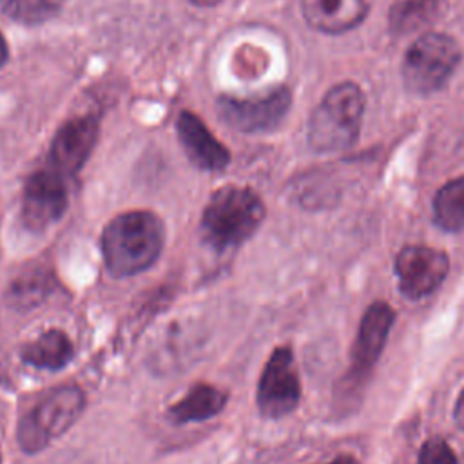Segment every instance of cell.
Returning a JSON list of instances; mask_svg holds the SVG:
<instances>
[{
	"label": "cell",
	"mask_w": 464,
	"mask_h": 464,
	"mask_svg": "<svg viewBox=\"0 0 464 464\" xmlns=\"http://www.w3.org/2000/svg\"><path fill=\"white\" fill-rule=\"evenodd\" d=\"M165 228L149 210H130L112 218L102 234V252L107 270L129 277L147 270L161 254Z\"/></svg>",
	"instance_id": "cell-1"
},
{
	"label": "cell",
	"mask_w": 464,
	"mask_h": 464,
	"mask_svg": "<svg viewBox=\"0 0 464 464\" xmlns=\"http://www.w3.org/2000/svg\"><path fill=\"white\" fill-rule=\"evenodd\" d=\"M265 205L261 198L237 185L218 188L201 216V232L216 250H228L245 243L263 223Z\"/></svg>",
	"instance_id": "cell-2"
},
{
	"label": "cell",
	"mask_w": 464,
	"mask_h": 464,
	"mask_svg": "<svg viewBox=\"0 0 464 464\" xmlns=\"http://www.w3.org/2000/svg\"><path fill=\"white\" fill-rule=\"evenodd\" d=\"M364 94L353 82L334 85L308 121V141L319 152H332L350 147L361 129Z\"/></svg>",
	"instance_id": "cell-3"
},
{
	"label": "cell",
	"mask_w": 464,
	"mask_h": 464,
	"mask_svg": "<svg viewBox=\"0 0 464 464\" xmlns=\"http://www.w3.org/2000/svg\"><path fill=\"white\" fill-rule=\"evenodd\" d=\"M85 395L82 388L58 386L40 397L18 424V444L27 453L42 451L54 439L63 435L82 415Z\"/></svg>",
	"instance_id": "cell-4"
},
{
	"label": "cell",
	"mask_w": 464,
	"mask_h": 464,
	"mask_svg": "<svg viewBox=\"0 0 464 464\" xmlns=\"http://www.w3.org/2000/svg\"><path fill=\"white\" fill-rule=\"evenodd\" d=\"M460 56L462 51L455 38L444 33H426L419 36L404 54V83L419 94L433 92L450 80Z\"/></svg>",
	"instance_id": "cell-5"
},
{
	"label": "cell",
	"mask_w": 464,
	"mask_h": 464,
	"mask_svg": "<svg viewBox=\"0 0 464 464\" xmlns=\"http://www.w3.org/2000/svg\"><path fill=\"white\" fill-rule=\"evenodd\" d=\"M301 399V382L294 353L279 346L268 357L257 384V408L265 417L279 419L292 413Z\"/></svg>",
	"instance_id": "cell-6"
},
{
	"label": "cell",
	"mask_w": 464,
	"mask_h": 464,
	"mask_svg": "<svg viewBox=\"0 0 464 464\" xmlns=\"http://www.w3.org/2000/svg\"><path fill=\"white\" fill-rule=\"evenodd\" d=\"M219 118L241 132H265L281 123L290 109V92L285 87L248 98L221 96L218 100Z\"/></svg>",
	"instance_id": "cell-7"
},
{
	"label": "cell",
	"mask_w": 464,
	"mask_h": 464,
	"mask_svg": "<svg viewBox=\"0 0 464 464\" xmlns=\"http://www.w3.org/2000/svg\"><path fill=\"white\" fill-rule=\"evenodd\" d=\"M450 259L442 250L408 245L395 257V274L401 292L410 299L431 294L448 276Z\"/></svg>",
	"instance_id": "cell-8"
},
{
	"label": "cell",
	"mask_w": 464,
	"mask_h": 464,
	"mask_svg": "<svg viewBox=\"0 0 464 464\" xmlns=\"http://www.w3.org/2000/svg\"><path fill=\"white\" fill-rule=\"evenodd\" d=\"M67 208L65 178L45 167L34 172L24 188L22 218L31 228H45L58 221Z\"/></svg>",
	"instance_id": "cell-9"
},
{
	"label": "cell",
	"mask_w": 464,
	"mask_h": 464,
	"mask_svg": "<svg viewBox=\"0 0 464 464\" xmlns=\"http://www.w3.org/2000/svg\"><path fill=\"white\" fill-rule=\"evenodd\" d=\"M98 138V121L92 114L69 120L54 136L49 165L65 179L74 176L91 156Z\"/></svg>",
	"instance_id": "cell-10"
},
{
	"label": "cell",
	"mask_w": 464,
	"mask_h": 464,
	"mask_svg": "<svg viewBox=\"0 0 464 464\" xmlns=\"http://www.w3.org/2000/svg\"><path fill=\"white\" fill-rule=\"evenodd\" d=\"M393 317V308L384 301H375L366 308L350 352L352 377L361 379L373 368L390 335Z\"/></svg>",
	"instance_id": "cell-11"
},
{
	"label": "cell",
	"mask_w": 464,
	"mask_h": 464,
	"mask_svg": "<svg viewBox=\"0 0 464 464\" xmlns=\"http://www.w3.org/2000/svg\"><path fill=\"white\" fill-rule=\"evenodd\" d=\"M178 138L188 160L203 170H221L228 165L230 154L227 147L208 130L201 118L183 111L176 121Z\"/></svg>",
	"instance_id": "cell-12"
},
{
	"label": "cell",
	"mask_w": 464,
	"mask_h": 464,
	"mask_svg": "<svg viewBox=\"0 0 464 464\" xmlns=\"http://www.w3.org/2000/svg\"><path fill=\"white\" fill-rule=\"evenodd\" d=\"M301 7L310 27L337 34L362 22L372 0H301Z\"/></svg>",
	"instance_id": "cell-13"
},
{
	"label": "cell",
	"mask_w": 464,
	"mask_h": 464,
	"mask_svg": "<svg viewBox=\"0 0 464 464\" xmlns=\"http://www.w3.org/2000/svg\"><path fill=\"white\" fill-rule=\"evenodd\" d=\"M225 404L227 395L223 390L210 384H196L169 408V417L178 424L199 422L218 415Z\"/></svg>",
	"instance_id": "cell-14"
},
{
	"label": "cell",
	"mask_w": 464,
	"mask_h": 464,
	"mask_svg": "<svg viewBox=\"0 0 464 464\" xmlns=\"http://www.w3.org/2000/svg\"><path fill=\"white\" fill-rule=\"evenodd\" d=\"M74 348L65 332L51 328L24 346L22 357L27 364L44 370H60L72 359Z\"/></svg>",
	"instance_id": "cell-15"
},
{
	"label": "cell",
	"mask_w": 464,
	"mask_h": 464,
	"mask_svg": "<svg viewBox=\"0 0 464 464\" xmlns=\"http://www.w3.org/2000/svg\"><path fill=\"white\" fill-rule=\"evenodd\" d=\"M433 219L446 232L464 228V178L442 185L433 198Z\"/></svg>",
	"instance_id": "cell-16"
},
{
	"label": "cell",
	"mask_w": 464,
	"mask_h": 464,
	"mask_svg": "<svg viewBox=\"0 0 464 464\" xmlns=\"http://www.w3.org/2000/svg\"><path fill=\"white\" fill-rule=\"evenodd\" d=\"M63 2L65 0H0V13L14 22L34 25L56 16Z\"/></svg>",
	"instance_id": "cell-17"
},
{
	"label": "cell",
	"mask_w": 464,
	"mask_h": 464,
	"mask_svg": "<svg viewBox=\"0 0 464 464\" xmlns=\"http://www.w3.org/2000/svg\"><path fill=\"white\" fill-rule=\"evenodd\" d=\"M419 464H457V455L442 437H431L420 448Z\"/></svg>",
	"instance_id": "cell-18"
},
{
	"label": "cell",
	"mask_w": 464,
	"mask_h": 464,
	"mask_svg": "<svg viewBox=\"0 0 464 464\" xmlns=\"http://www.w3.org/2000/svg\"><path fill=\"white\" fill-rule=\"evenodd\" d=\"M453 420L455 424L464 431V390L460 392L457 402H455V408H453Z\"/></svg>",
	"instance_id": "cell-19"
},
{
	"label": "cell",
	"mask_w": 464,
	"mask_h": 464,
	"mask_svg": "<svg viewBox=\"0 0 464 464\" xmlns=\"http://www.w3.org/2000/svg\"><path fill=\"white\" fill-rule=\"evenodd\" d=\"M49 464H87L85 460H82L80 457H72V455H58L53 462Z\"/></svg>",
	"instance_id": "cell-20"
},
{
	"label": "cell",
	"mask_w": 464,
	"mask_h": 464,
	"mask_svg": "<svg viewBox=\"0 0 464 464\" xmlns=\"http://www.w3.org/2000/svg\"><path fill=\"white\" fill-rule=\"evenodd\" d=\"M326 464H361V462L355 457H352V455H339L337 459H334V460H330Z\"/></svg>",
	"instance_id": "cell-21"
},
{
	"label": "cell",
	"mask_w": 464,
	"mask_h": 464,
	"mask_svg": "<svg viewBox=\"0 0 464 464\" xmlns=\"http://www.w3.org/2000/svg\"><path fill=\"white\" fill-rule=\"evenodd\" d=\"M7 44H5V40H4V36H2V33H0V69L4 67V63L7 62Z\"/></svg>",
	"instance_id": "cell-22"
},
{
	"label": "cell",
	"mask_w": 464,
	"mask_h": 464,
	"mask_svg": "<svg viewBox=\"0 0 464 464\" xmlns=\"http://www.w3.org/2000/svg\"><path fill=\"white\" fill-rule=\"evenodd\" d=\"M192 4H196V5H201V7H210V5H216V4H219L221 0H190Z\"/></svg>",
	"instance_id": "cell-23"
},
{
	"label": "cell",
	"mask_w": 464,
	"mask_h": 464,
	"mask_svg": "<svg viewBox=\"0 0 464 464\" xmlns=\"http://www.w3.org/2000/svg\"><path fill=\"white\" fill-rule=\"evenodd\" d=\"M0 464H2V455H0Z\"/></svg>",
	"instance_id": "cell-24"
}]
</instances>
